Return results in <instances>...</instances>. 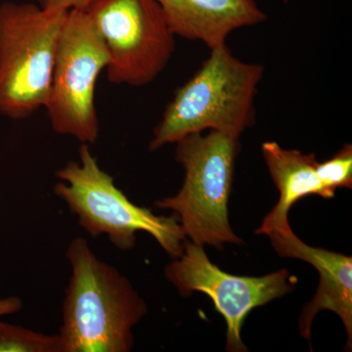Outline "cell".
I'll return each instance as SVG.
<instances>
[{
  "instance_id": "cell-4",
  "label": "cell",
  "mask_w": 352,
  "mask_h": 352,
  "mask_svg": "<svg viewBox=\"0 0 352 352\" xmlns=\"http://www.w3.org/2000/svg\"><path fill=\"white\" fill-rule=\"evenodd\" d=\"M60 182L55 195L68 205L78 223L92 237L106 234L117 249L129 251L136 245V233L150 234L164 252L176 258L186 239L176 215L159 217L150 208L134 205L104 171L88 144H82L78 161L58 170Z\"/></svg>"
},
{
  "instance_id": "cell-8",
  "label": "cell",
  "mask_w": 352,
  "mask_h": 352,
  "mask_svg": "<svg viewBox=\"0 0 352 352\" xmlns=\"http://www.w3.org/2000/svg\"><path fill=\"white\" fill-rule=\"evenodd\" d=\"M164 273L180 295L201 292L210 296L226 319V351L231 352L248 351L241 331L250 312L291 293L296 281L287 270L261 277L229 274L210 261L204 247L188 239L184 241L182 254L173 258Z\"/></svg>"
},
{
  "instance_id": "cell-11",
  "label": "cell",
  "mask_w": 352,
  "mask_h": 352,
  "mask_svg": "<svg viewBox=\"0 0 352 352\" xmlns=\"http://www.w3.org/2000/svg\"><path fill=\"white\" fill-rule=\"evenodd\" d=\"M261 152L271 178L279 190L280 198L256 233L268 236L292 232L289 212L296 201L311 195L331 199L317 175L318 162L314 154L285 149L274 141L263 143Z\"/></svg>"
},
{
  "instance_id": "cell-6",
  "label": "cell",
  "mask_w": 352,
  "mask_h": 352,
  "mask_svg": "<svg viewBox=\"0 0 352 352\" xmlns=\"http://www.w3.org/2000/svg\"><path fill=\"white\" fill-rule=\"evenodd\" d=\"M108 53L85 10L67 13L58 43L52 78L44 109L53 131L82 144L99 138L95 89L107 68Z\"/></svg>"
},
{
  "instance_id": "cell-14",
  "label": "cell",
  "mask_w": 352,
  "mask_h": 352,
  "mask_svg": "<svg viewBox=\"0 0 352 352\" xmlns=\"http://www.w3.org/2000/svg\"><path fill=\"white\" fill-rule=\"evenodd\" d=\"M94 0H38V6L43 9L58 12L72 10H85Z\"/></svg>"
},
{
  "instance_id": "cell-2",
  "label": "cell",
  "mask_w": 352,
  "mask_h": 352,
  "mask_svg": "<svg viewBox=\"0 0 352 352\" xmlns=\"http://www.w3.org/2000/svg\"><path fill=\"white\" fill-rule=\"evenodd\" d=\"M263 73L261 64L234 56L226 43L212 48L201 68L166 106L153 133L150 151L207 129L240 138L254 124V100Z\"/></svg>"
},
{
  "instance_id": "cell-10",
  "label": "cell",
  "mask_w": 352,
  "mask_h": 352,
  "mask_svg": "<svg viewBox=\"0 0 352 352\" xmlns=\"http://www.w3.org/2000/svg\"><path fill=\"white\" fill-rule=\"evenodd\" d=\"M175 36L201 41L210 50L229 34L266 20L256 0H156Z\"/></svg>"
},
{
  "instance_id": "cell-3",
  "label": "cell",
  "mask_w": 352,
  "mask_h": 352,
  "mask_svg": "<svg viewBox=\"0 0 352 352\" xmlns=\"http://www.w3.org/2000/svg\"><path fill=\"white\" fill-rule=\"evenodd\" d=\"M239 139L210 131L207 135L189 134L175 143V159L184 170L182 187L175 196L157 200L155 206L173 210L186 239L201 247L221 250L226 244H244L228 217Z\"/></svg>"
},
{
  "instance_id": "cell-13",
  "label": "cell",
  "mask_w": 352,
  "mask_h": 352,
  "mask_svg": "<svg viewBox=\"0 0 352 352\" xmlns=\"http://www.w3.org/2000/svg\"><path fill=\"white\" fill-rule=\"evenodd\" d=\"M316 173L331 199L336 190L352 187V145L346 144L323 163H317Z\"/></svg>"
},
{
  "instance_id": "cell-5",
  "label": "cell",
  "mask_w": 352,
  "mask_h": 352,
  "mask_svg": "<svg viewBox=\"0 0 352 352\" xmlns=\"http://www.w3.org/2000/svg\"><path fill=\"white\" fill-rule=\"evenodd\" d=\"M67 13L32 3L0 6V113L31 117L47 101Z\"/></svg>"
},
{
  "instance_id": "cell-12",
  "label": "cell",
  "mask_w": 352,
  "mask_h": 352,
  "mask_svg": "<svg viewBox=\"0 0 352 352\" xmlns=\"http://www.w3.org/2000/svg\"><path fill=\"white\" fill-rule=\"evenodd\" d=\"M0 352H62L61 340L0 321Z\"/></svg>"
},
{
  "instance_id": "cell-7",
  "label": "cell",
  "mask_w": 352,
  "mask_h": 352,
  "mask_svg": "<svg viewBox=\"0 0 352 352\" xmlns=\"http://www.w3.org/2000/svg\"><path fill=\"white\" fill-rule=\"evenodd\" d=\"M85 11L105 44L109 82L143 87L168 66L175 34L156 0H94Z\"/></svg>"
},
{
  "instance_id": "cell-9",
  "label": "cell",
  "mask_w": 352,
  "mask_h": 352,
  "mask_svg": "<svg viewBox=\"0 0 352 352\" xmlns=\"http://www.w3.org/2000/svg\"><path fill=\"white\" fill-rule=\"evenodd\" d=\"M271 244L280 256L307 261L319 273L316 295L300 314L298 327L305 339H310L315 316L322 310H330L342 319L347 333L346 351L352 347V258L310 247L295 233L270 234Z\"/></svg>"
},
{
  "instance_id": "cell-1",
  "label": "cell",
  "mask_w": 352,
  "mask_h": 352,
  "mask_svg": "<svg viewBox=\"0 0 352 352\" xmlns=\"http://www.w3.org/2000/svg\"><path fill=\"white\" fill-rule=\"evenodd\" d=\"M72 275L60 328L62 352H129L147 305L129 280L97 258L85 238L66 252Z\"/></svg>"
},
{
  "instance_id": "cell-15",
  "label": "cell",
  "mask_w": 352,
  "mask_h": 352,
  "mask_svg": "<svg viewBox=\"0 0 352 352\" xmlns=\"http://www.w3.org/2000/svg\"><path fill=\"white\" fill-rule=\"evenodd\" d=\"M22 307V300L17 296H8V298H2L0 300V316L16 314V312L20 311Z\"/></svg>"
}]
</instances>
